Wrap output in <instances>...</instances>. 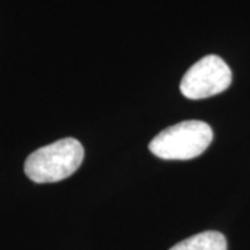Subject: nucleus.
<instances>
[{
    "label": "nucleus",
    "mask_w": 250,
    "mask_h": 250,
    "mask_svg": "<svg viewBox=\"0 0 250 250\" xmlns=\"http://www.w3.org/2000/svg\"><path fill=\"white\" fill-rule=\"evenodd\" d=\"M83 147L80 141L65 138L31 153L25 160L24 171L36 184L59 182L71 177L83 160Z\"/></svg>",
    "instance_id": "1"
},
{
    "label": "nucleus",
    "mask_w": 250,
    "mask_h": 250,
    "mask_svg": "<svg viewBox=\"0 0 250 250\" xmlns=\"http://www.w3.org/2000/svg\"><path fill=\"white\" fill-rule=\"evenodd\" d=\"M213 141V129L203 121L189 120L171 125L156 135L150 152L164 160H190L200 156Z\"/></svg>",
    "instance_id": "2"
},
{
    "label": "nucleus",
    "mask_w": 250,
    "mask_h": 250,
    "mask_svg": "<svg viewBox=\"0 0 250 250\" xmlns=\"http://www.w3.org/2000/svg\"><path fill=\"white\" fill-rule=\"evenodd\" d=\"M232 82L228 64L215 54H208L195 62L181 81V92L190 100L210 98L221 93Z\"/></svg>",
    "instance_id": "3"
},
{
    "label": "nucleus",
    "mask_w": 250,
    "mask_h": 250,
    "mask_svg": "<svg viewBox=\"0 0 250 250\" xmlns=\"http://www.w3.org/2000/svg\"><path fill=\"white\" fill-rule=\"evenodd\" d=\"M170 250H227V239L221 232L206 231L179 242Z\"/></svg>",
    "instance_id": "4"
}]
</instances>
